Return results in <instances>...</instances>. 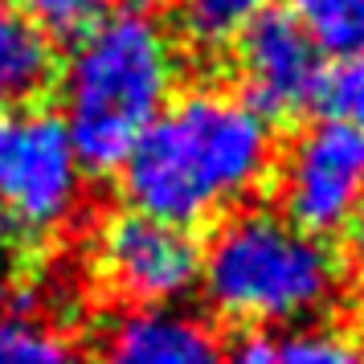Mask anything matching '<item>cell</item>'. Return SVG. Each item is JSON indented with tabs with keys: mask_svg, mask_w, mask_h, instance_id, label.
Instances as JSON below:
<instances>
[{
	"mask_svg": "<svg viewBox=\"0 0 364 364\" xmlns=\"http://www.w3.org/2000/svg\"><path fill=\"white\" fill-rule=\"evenodd\" d=\"M119 172L132 213L193 233L274 172V127L230 90H188L139 135Z\"/></svg>",
	"mask_w": 364,
	"mask_h": 364,
	"instance_id": "cell-1",
	"label": "cell"
},
{
	"mask_svg": "<svg viewBox=\"0 0 364 364\" xmlns=\"http://www.w3.org/2000/svg\"><path fill=\"white\" fill-rule=\"evenodd\" d=\"M176 53L172 37L144 0L111 4V13L74 41L66 66L62 127L82 172L107 176L127 164L139 135L172 102Z\"/></svg>",
	"mask_w": 364,
	"mask_h": 364,
	"instance_id": "cell-2",
	"label": "cell"
},
{
	"mask_svg": "<svg viewBox=\"0 0 364 364\" xmlns=\"http://www.w3.org/2000/svg\"><path fill=\"white\" fill-rule=\"evenodd\" d=\"M200 287L221 319L262 331L328 307L340 287V258L282 213L246 209L225 217L209 246H200Z\"/></svg>",
	"mask_w": 364,
	"mask_h": 364,
	"instance_id": "cell-3",
	"label": "cell"
},
{
	"mask_svg": "<svg viewBox=\"0 0 364 364\" xmlns=\"http://www.w3.org/2000/svg\"><path fill=\"white\" fill-rule=\"evenodd\" d=\"M82 168L62 115L41 107H0V221L41 242L78 205Z\"/></svg>",
	"mask_w": 364,
	"mask_h": 364,
	"instance_id": "cell-4",
	"label": "cell"
},
{
	"mask_svg": "<svg viewBox=\"0 0 364 364\" xmlns=\"http://www.w3.org/2000/svg\"><path fill=\"white\" fill-rule=\"evenodd\" d=\"M282 217L311 237L348 230L364 197V132L344 123H307L279 168Z\"/></svg>",
	"mask_w": 364,
	"mask_h": 364,
	"instance_id": "cell-5",
	"label": "cell"
},
{
	"mask_svg": "<svg viewBox=\"0 0 364 364\" xmlns=\"http://www.w3.org/2000/svg\"><path fill=\"white\" fill-rule=\"evenodd\" d=\"M99 262L107 282L135 307H172L200 287V242L188 230L123 209L102 225Z\"/></svg>",
	"mask_w": 364,
	"mask_h": 364,
	"instance_id": "cell-6",
	"label": "cell"
},
{
	"mask_svg": "<svg viewBox=\"0 0 364 364\" xmlns=\"http://www.w3.org/2000/svg\"><path fill=\"white\" fill-rule=\"evenodd\" d=\"M237 58V99L254 107L274 127L287 119H299L315 107V90L323 78V53L311 46V37L299 29V21L287 9H270L233 41Z\"/></svg>",
	"mask_w": 364,
	"mask_h": 364,
	"instance_id": "cell-7",
	"label": "cell"
},
{
	"mask_svg": "<svg viewBox=\"0 0 364 364\" xmlns=\"http://www.w3.org/2000/svg\"><path fill=\"white\" fill-rule=\"evenodd\" d=\"M102 364H221V340L188 311L135 307L111 328Z\"/></svg>",
	"mask_w": 364,
	"mask_h": 364,
	"instance_id": "cell-8",
	"label": "cell"
},
{
	"mask_svg": "<svg viewBox=\"0 0 364 364\" xmlns=\"http://www.w3.org/2000/svg\"><path fill=\"white\" fill-rule=\"evenodd\" d=\"M58 78V50L37 25L0 0V107H33Z\"/></svg>",
	"mask_w": 364,
	"mask_h": 364,
	"instance_id": "cell-9",
	"label": "cell"
},
{
	"mask_svg": "<svg viewBox=\"0 0 364 364\" xmlns=\"http://www.w3.org/2000/svg\"><path fill=\"white\" fill-rule=\"evenodd\" d=\"M279 0H176V25L197 50H225Z\"/></svg>",
	"mask_w": 364,
	"mask_h": 364,
	"instance_id": "cell-10",
	"label": "cell"
},
{
	"mask_svg": "<svg viewBox=\"0 0 364 364\" xmlns=\"http://www.w3.org/2000/svg\"><path fill=\"white\" fill-rule=\"evenodd\" d=\"M287 13L323 58L364 53V0H291Z\"/></svg>",
	"mask_w": 364,
	"mask_h": 364,
	"instance_id": "cell-11",
	"label": "cell"
},
{
	"mask_svg": "<svg viewBox=\"0 0 364 364\" xmlns=\"http://www.w3.org/2000/svg\"><path fill=\"white\" fill-rule=\"evenodd\" d=\"M0 364H82V352L53 323H41L33 315H4Z\"/></svg>",
	"mask_w": 364,
	"mask_h": 364,
	"instance_id": "cell-12",
	"label": "cell"
},
{
	"mask_svg": "<svg viewBox=\"0 0 364 364\" xmlns=\"http://www.w3.org/2000/svg\"><path fill=\"white\" fill-rule=\"evenodd\" d=\"M50 41H78L111 13V0H9Z\"/></svg>",
	"mask_w": 364,
	"mask_h": 364,
	"instance_id": "cell-13",
	"label": "cell"
},
{
	"mask_svg": "<svg viewBox=\"0 0 364 364\" xmlns=\"http://www.w3.org/2000/svg\"><path fill=\"white\" fill-rule=\"evenodd\" d=\"M315 107L331 123L364 132V53H352V58H340V62L323 66Z\"/></svg>",
	"mask_w": 364,
	"mask_h": 364,
	"instance_id": "cell-14",
	"label": "cell"
},
{
	"mask_svg": "<svg viewBox=\"0 0 364 364\" xmlns=\"http://www.w3.org/2000/svg\"><path fill=\"white\" fill-rule=\"evenodd\" d=\"M274 364H364V344L336 328H295L274 340Z\"/></svg>",
	"mask_w": 364,
	"mask_h": 364,
	"instance_id": "cell-15",
	"label": "cell"
},
{
	"mask_svg": "<svg viewBox=\"0 0 364 364\" xmlns=\"http://www.w3.org/2000/svg\"><path fill=\"white\" fill-rule=\"evenodd\" d=\"M221 364H274V340L266 331H237L221 344Z\"/></svg>",
	"mask_w": 364,
	"mask_h": 364,
	"instance_id": "cell-16",
	"label": "cell"
},
{
	"mask_svg": "<svg viewBox=\"0 0 364 364\" xmlns=\"http://www.w3.org/2000/svg\"><path fill=\"white\" fill-rule=\"evenodd\" d=\"M348 237H352V250L364 258V197H360V205H356L352 221H348Z\"/></svg>",
	"mask_w": 364,
	"mask_h": 364,
	"instance_id": "cell-17",
	"label": "cell"
}]
</instances>
